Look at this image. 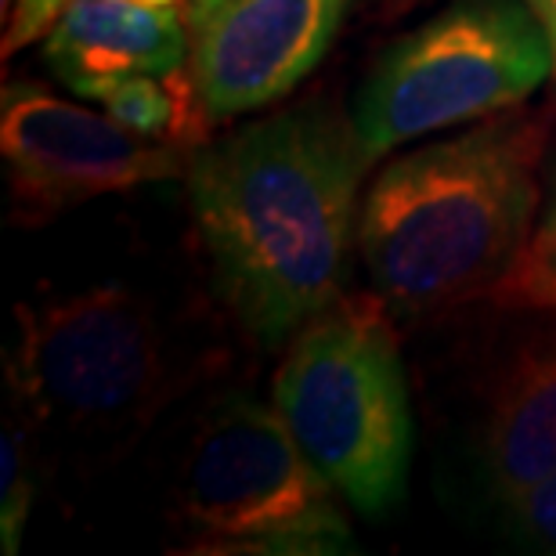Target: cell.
Returning <instances> with one entry per match:
<instances>
[{
    "mask_svg": "<svg viewBox=\"0 0 556 556\" xmlns=\"http://www.w3.org/2000/svg\"><path fill=\"white\" fill-rule=\"evenodd\" d=\"M549 119L525 105L394 155L362 195L358 253L397 315L488 296L535 228Z\"/></svg>",
    "mask_w": 556,
    "mask_h": 556,
    "instance_id": "cell-2",
    "label": "cell"
},
{
    "mask_svg": "<svg viewBox=\"0 0 556 556\" xmlns=\"http://www.w3.org/2000/svg\"><path fill=\"white\" fill-rule=\"evenodd\" d=\"M11 4H18V0H0V18H4V26L11 22Z\"/></svg>",
    "mask_w": 556,
    "mask_h": 556,
    "instance_id": "cell-20",
    "label": "cell"
},
{
    "mask_svg": "<svg viewBox=\"0 0 556 556\" xmlns=\"http://www.w3.org/2000/svg\"><path fill=\"white\" fill-rule=\"evenodd\" d=\"M141 4H152V8H181L185 0H141Z\"/></svg>",
    "mask_w": 556,
    "mask_h": 556,
    "instance_id": "cell-19",
    "label": "cell"
},
{
    "mask_svg": "<svg viewBox=\"0 0 556 556\" xmlns=\"http://www.w3.org/2000/svg\"><path fill=\"white\" fill-rule=\"evenodd\" d=\"M369 166L351 113L326 102L278 109L188 160L210 282L264 351L286 348L340 300Z\"/></svg>",
    "mask_w": 556,
    "mask_h": 556,
    "instance_id": "cell-1",
    "label": "cell"
},
{
    "mask_svg": "<svg viewBox=\"0 0 556 556\" xmlns=\"http://www.w3.org/2000/svg\"><path fill=\"white\" fill-rule=\"evenodd\" d=\"M387 311L376 293L329 304L286 343L271 383L300 452L365 517L391 514L413 470V402Z\"/></svg>",
    "mask_w": 556,
    "mask_h": 556,
    "instance_id": "cell-3",
    "label": "cell"
},
{
    "mask_svg": "<svg viewBox=\"0 0 556 556\" xmlns=\"http://www.w3.org/2000/svg\"><path fill=\"white\" fill-rule=\"evenodd\" d=\"M484 459L506 506L556 477V340L520 354L498 387Z\"/></svg>",
    "mask_w": 556,
    "mask_h": 556,
    "instance_id": "cell-10",
    "label": "cell"
},
{
    "mask_svg": "<svg viewBox=\"0 0 556 556\" xmlns=\"http://www.w3.org/2000/svg\"><path fill=\"white\" fill-rule=\"evenodd\" d=\"M11 387L33 416L80 430L149 419L166 394V343L152 311L124 286L22 304Z\"/></svg>",
    "mask_w": 556,
    "mask_h": 556,
    "instance_id": "cell-6",
    "label": "cell"
},
{
    "mask_svg": "<svg viewBox=\"0 0 556 556\" xmlns=\"http://www.w3.org/2000/svg\"><path fill=\"white\" fill-rule=\"evenodd\" d=\"M33 509V470L29 441L22 427H8L0 441V549L15 556L26 535V520Z\"/></svg>",
    "mask_w": 556,
    "mask_h": 556,
    "instance_id": "cell-13",
    "label": "cell"
},
{
    "mask_svg": "<svg viewBox=\"0 0 556 556\" xmlns=\"http://www.w3.org/2000/svg\"><path fill=\"white\" fill-rule=\"evenodd\" d=\"M488 300L509 311H556V170L525 250L488 289Z\"/></svg>",
    "mask_w": 556,
    "mask_h": 556,
    "instance_id": "cell-12",
    "label": "cell"
},
{
    "mask_svg": "<svg viewBox=\"0 0 556 556\" xmlns=\"http://www.w3.org/2000/svg\"><path fill=\"white\" fill-rule=\"evenodd\" d=\"M419 0H383V18H397L405 11H413Z\"/></svg>",
    "mask_w": 556,
    "mask_h": 556,
    "instance_id": "cell-18",
    "label": "cell"
},
{
    "mask_svg": "<svg viewBox=\"0 0 556 556\" xmlns=\"http://www.w3.org/2000/svg\"><path fill=\"white\" fill-rule=\"evenodd\" d=\"M177 498L199 535L192 553H358L337 488L300 452L278 408L250 394L203 408Z\"/></svg>",
    "mask_w": 556,
    "mask_h": 556,
    "instance_id": "cell-5",
    "label": "cell"
},
{
    "mask_svg": "<svg viewBox=\"0 0 556 556\" xmlns=\"http://www.w3.org/2000/svg\"><path fill=\"white\" fill-rule=\"evenodd\" d=\"M358 0H231L192 37L206 116L236 119L293 94L326 59Z\"/></svg>",
    "mask_w": 556,
    "mask_h": 556,
    "instance_id": "cell-8",
    "label": "cell"
},
{
    "mask_svg": "<svg viewBox=\"0 0 556 556\" xmlns=\"http://www.w3.org/2000/svg\"><path fill=\"white\" fill-rule=\"evenodd\" d=\"M228 4L231 0H185V22H188V29H192V37L206 26L210 18L220 15Z\"/></svg>",
    "mask_w": 556,
    "mask_h": 556,
    "instance_id": "cell-17",
    "label": "cell"
},
{
    "mask_svg": "<svg viewBox=\"0 0 556 556\" xmlns=\"http://www.w3.org/2000/svg\"><path fill=\"white\" fill-rule=\"evenodd\" d=\"M65 4L70 0H18L15 11H11V22L4 26V59H11L26 43L40 40L54 26V18H59Z\"/></svg>",
    "mask_w": 556,
    "mask_h": 556,
    "instance_id": "cell-15",
    "label": "cell"
},
{
    "mask_svg": "<svg viewBox=\"0 0 556 556\" xmlns=\"http://www.w3.org/2000/svg\"><path fill=\"white\" fill-rule=\"evenodd\" d=\"M553 76V54L525 0H448L372 62L351 105L372 163L408 141L525 105Z\"/></svg>",
    "mask_w": 556,
    "mask_h": 556,
    "instance_id": "cell-4",
    "label": "cell"
},
{
    "mask_svg": "<svg viewBox=\"0 0 556 556\" xmlns=\"http://www.w3.org/2000/svg\"><path fill=\"white\" fill-rule=\"evenodd\" d=\"M102 113L113 116L130 135L177 144V149H199L206 141V127L214 124L203 109L192 73L185 76V70L144 73L109 87L102 94Z\"/></svg>",
    "mask_w": 556,
    "mask_h": 556,
    "instance_id": "cell-11",
    "label": "cell"
},
{
    "mask_svg": "<svg viewBox=\"0 0 556 556\" xmlns=\"http://www.w3.org/2000/svg\"><path fill=\"white\" fill-rule=\"evenodd\" d=\"M0 152L18 220L40 225L98 195L181 177L195 149L144 141L113 116L37 84H8L0 94Z\"/></svg>",
    "mask_w": 556,
    "mask_h": 556,
    "instance_id": "cell-7",
    "label": "cell"
},
{
    "mask_svg": "<svg viewBox=\"0 0 556 556\" xmlns=\"http://www.w3.org/2000/svg\"><path fill=\"white\" fill-rule=\"evenodd\" d=\"M181 8L141 0H70L43 33V62L73 94L102 102L109 87L144 73H174L192 59Z\"/></svg>",
    "mask_w": 556,
    "mask_h": 556,
    "instance_id": "cell-9",
    "label": "cell"
},
{
    "mask_svg": "<svg viewBox=\"0 0 556 556\" xmlns=\"http://www.w3.org/2000/svg\"><path fill=\"white\" fill-rule=\"evenodd\" d=\"M531 8V15L539 18L542 33H546L549 54H553V84H556V0H525Z\"/></svg>",
    "mask_w": 556,
    "mask_h": 556,
    "instance_id": "cell-16",
    "label": "cell"
},
{
    "mask_svg": "<svg viewBox=\"0 0 556 556\" xmlns=\"http://www.w3.org/2000/svg\"><path fill=\"white\" fill-rule=\"evenodd\" d=\"M517 525L525 528V535L542 549L556 553V477L546 484L531 488L528 495H520L517 503H509Z\"/></svg>",
    "mask_w": 556,
    "mask_h": 556,
    "instance_id": "cell-14",
    "label": "cell"
}]
</instances>
